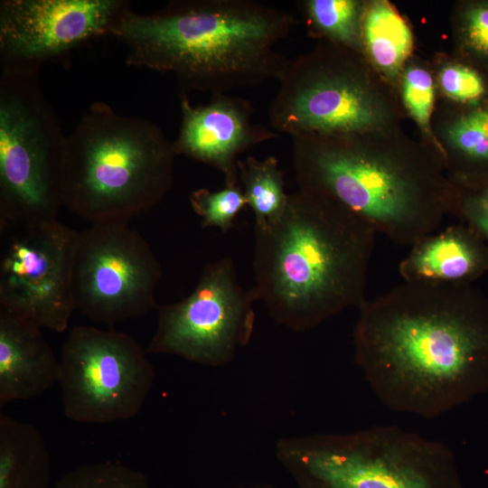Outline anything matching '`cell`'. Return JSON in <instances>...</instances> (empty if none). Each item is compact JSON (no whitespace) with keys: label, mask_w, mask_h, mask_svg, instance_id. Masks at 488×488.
I'll return each instance as SVG.
<instances>
[{"label":"cell","mask_w":488,"mask_h":488,"mask_svg":"<svg viewBox=\"0 0 488 488\" xmlns=\"http://www.w3.org/2000/svg\"><path fill=\"white\" fill-rule=\"evenodd\" d=\"M39 68L2 67L0 226L57 220L66 135L39 83Z\"/></svg>","instance_id":"obj_7"},{"label":"cell","mask_w":488,"mask_h":488,"mask_svg":"<svg viewBox=\"0 0 488 488\" xmlns=\"http://www.w3.org/2000/svg\"><path fill=\"white\" fill-rule=\"evenodd\" d=\"M454 213L459 214L488 245V186L465 196L458 193Z\"/></svg>","instance_id":"obj_26"},{"label":"cell","mask_w":488,"mask_h":488,"mask_svg":"<svg viewBox=\"0 0 488 488\" xmlns=\"http://www.w3.org/2000/svg\"><path fill=\"white\" fill-rule=\"evenodd\" d=\"M161 265L148 242L128 221L90 223L78 231L73 263L76 310L114 324L157 308Z\"/></svg>","instance_id":"obj_11"},{"label":"cell","mask_w":488,"mask_h":488,"mask_svg":"<svg viewBox=\"0 0 488 488\" xmlns=\"http://www.w3.org/2000/svg\"><path fill=\"white\" fill-rule=\"evenodd\" d=\"M241 488H276L272 485H255V486H248V487H241Z\"/></svg>","instance_id":"obj_28"},{"label":"cell","mask_w":488,"mask_h":488,"mask_svg":"<svg viewBox=\"0 0 488 488\" xmlns=\"http://www.w3.org/2000/svg\"><path fill=\"white\" fill-rule=\"evenodd\" d=\"M359 311L354 361L389 409L435 418L488 389V313L463 286L404 282Z\"/></svg>","instance_id":"obj_1"},{"label":"cell","mask_w":488,"mask_h":488,"mask_svg":"<svg viewBox=\"0 0 488 488\" xmlns=\"http://www.w3.org/2000/svg\"><path fill=\"white\" fill-rule=\"evenodd\" d=\"M257 300L254 288L245 290L239 284L230 258L211 262L188 296L157 307L146 351L203 366L227 365L251 339Z\"/></svg>","instance_id":"obj_10"},{"label":"cell","mask_w":488,"mask_h":488,"mask_svg":"<svg viewBox=\"0 0 488 488\" xmlns=\"http://www.w3.org/2000/svg\"><path fill=\"white\" fill-rule=\"evenodd\" d=\"M306 26L314 36L356 52L361 40V5L354 0L301 2Z\"/></svg>","instance_id":"obj_20"},{"label":"cell","mask_w":488,"mask_h":488,"mask_svg":"<svg viewBox=\"0 0 488 488\" xmlns=\"http://www.w3.org/2000/svg\"><path fill=\"white\" fill-rule=\"evenodd\" d=\"M238 169L247 203L254 213L255 228L263 227L277 219L288 202L284 173L274 156L239 159Z\"/></svg>","instance_id":"obj_19"},{"label":"cell","mask_w":488,"mask_h":488,"mask_svg":"<svg viewBox=\"0 0 488 488\" xmlns=\"http://www.w3.org/2000/svg\"><path fill=\"white\" fill-rule=\"evenodd\" d=\"M469 226L451 225L411 246L399 263L404 282L463 286L488 267V245Z\"/></svg>","instance_id":"obj_16"},{"label":"cell","mask_w":488,"mask_h":488,"mask_svg":"<svg viewBox=\"0 0 488 488\" xmlns=\"http://www.w3.org/2000/svg\"><path fill=\"white\" fill-rule=\"evenodd\" d=\"M439 82L444 92L460 101L479 99L485 91L484 83L474 70L463 65H448L439 74Z\"/></svg>","instance_id":"obj_25"},{"label":"cell","mask_w":488,"mask_h":488,"mask_svg":"<svg viewBox=\"0 0 488 488\" xmlns=\"http://www.w3.org/2000/svg\"><path fill=\"white\" fill-rule=\"evenodd\" d=\"M355 52L323 41L289 60L269 107L271 127L292 137L367 135L387 118Z\"/></svg>","instance_id":"obj_8"},{"label":"cell","mask_w":488,"mask_h":488,"mask_svg":"<svg viewBox=\"0 0 488 488\" xmlns=\"http://www.w3.org/2000/svg\"><path fill=\"white\" fill-rule=\"evenodd\" d=\"M448 136L453 147L464 157L488 162V108L460 117L450 127Z\"/></svg>","instance_id":"obj_23"},{"label":"cell","mask_w":488,"mask_h":488,"mask_svg":"<svg viewBox=\"0 0 488 488\" xmlns=\"http://www.w3.org/2000/svg\"><path fill=\"white\" fill-rule=\"evenodd\" d=\"M50 455L32 424L0 415V488H50Z\"/></svg>","instance_id":"obj_17"},{"label":"cell","mask_w":488,"mask_h":488,"mask_svg":"<svg viewBox=\"0 0 488 488\" xmlns=\"http://www.w3.org/2000/svg\"><path fill=\"white\" fill-rule=\"evenodd\" d=\"M275 455L298 488H465L447 445L396 425L281 437Z\"/></svg>","instance_id":"obj_6"},{"label":"cell","mask_w":488,"mask_h":488,"mask_svg":"<svg viewBox=\"0 0 488 488\" xmlns=\"http://www.w3.org/2000/svg\"><path fill=\"white\" fill-rule=\"evenodd\" d=\"M364 136L292 137L299 189L333 199L377 233L411 247L454 213L458 192L435 158L374 147Z\"/></svg>","instance_id":"obj_4"},{"label":"cell","mask_w":488,"mask_h":488,"mask_svg":"<svg viewBox=\"0 0 488 488\" xmlns=\"http://www.w3.org/2000/svg\"><path fill=\"white\" fill-rule=\"evenodd\" d=\"M128 6L122 0H3L1 67L41 69L49 60L110 35Z\"/></svg>","instance_id":"obj_13"},{"label":"cell","mask_w":488,"mask_h":488,"mask_svg":"<svg viewBox=\"0 0 488 488\" xmlns=\"http://www.w3.org/2000/svg\"><path fill=\"white\" fill-rule=\"evenodd\" d=\"M465 33L474 50L488 56V5H476L466 13Z\"/></svg>","instance_id":"obj_27"},{"label":"cell","mask_w":488,"mask_h":488,"mask_svg":"<svg viewBox=\"0 0 488 488\" xmlns=\"http://www.w3.org/2000/svg\"><path fill=\"white\" fill-rule=\"evenodd\" d=\"M174 155L155 123L96 101L65 137L62 207L90 223L128 221L170 191Z\"/></svg>","instance_id":"obj_5"},{"label":"cell","mask_w":488,"mask_h":488,"mask_svg":"<svg viewBox=\"0 0 488 488\" xmlns=\"http://www.w3.org/2000/svg\"><path fill=\"white\" fill-rule=\"evenodd\" d=\"M294 17L249 0H175L149 14L124 10L110 36L126 63L173 73L182 91L226 93L279 80L289 59L275 47Z\"/></svg>","instance_id":"obj_2"},{"label":"cell","mask_w":488,"mask_h":488,"mask_svg":"<svg viewBox=\"0 0 488 488\" xmlns=\"http://www.w3.org/2000/svg\"><path fill=\"white\" fill-rule=\"evenodd\" d=\"M182 120L176 155H183L216 168L225 185L239 184L238 155L277 136V133L253 121V108L245 99L214 94L209 103L192 106L185 91L180 92Z\"/></svg>","instance_id":"obj_14"},{"label":"cell","mask_w":488,"mask_h":488,"mask_svg":"<svg viewBox=\"0 0 488 488\" xmlns=\"http://www.w3.org/2000/svg\"><path fill=\"white\" fill-rule=\"evenodd\" d=\"M376 233L331 198L289 195L277 219L255 228L254 290L274 322L302 332L359 308Z\"/></svg>","instance_id":"obj_3"},{"label":"cell","mask_w":488,"mask_h":488,"mask_svg":"<svg viewBox=\"0 0 488 488\" xmlns=\"http://www.w3.org/2000/svg\"><path fill=\"white\" fill-rule=\"evenodd\" d=\"M60 378L61 361L42 328L0 309V407L40 396Z\"/></svg>","instance_id":"obj_15"},{"label":"cell","mask_w":488,"mask_h":488,"mask_svg":"<svg viewBox=\"0 0 488 488\" xmlns=\"http://www.w3.org/2000/svg\"><path fill=\"white\" fill-rule=\"evenodd\" d=\"M402 93L404 104L413 118L427 130L435 99L431 74L421 67H409L403 76Z\"/></svg>","instance_id":"obj_24"},{"label":"cell","mask_w":488,"mask_h":488,"mask_svg":"<svg viewBox=\"0 0 488 488\" xmlns=\"http://www.w3.org/2000/svg\"><path fill=\"white\" fill-rule=\"evenodd\" d=\"M78 231L58 220L0 226V309L61 333L75 308Z\"/></svg>","instance_id":"obj_12"},{"label":"cell","mask_w":488,"mask_h":488,"mask_svg":"<svg viewBox=\"0 0 488 488\" xmlns=\"http://www.w3.org/2000/svg\"><path fill=\"white\" fill-rule=\"evenodd\" d=\"M361 39L376 66L387 74L396 73L412 49L409 27L385 1L368 5L361 20Z\"/></svg>","instance_id":"obj_18"},{"label":"cell","mask_w":488,"mask_h":488,"mask_svg":"<svg viewBox=\"0 0 488 488\" xmlns=\"http://www.w3.org/2000/svg\"><path fill=\"white\" fill-rule=\"evenodd\" d=\"M52 488H151L140 472L113 462H99L79 466Z\"/></svg>","instance_id":"obj_22"},{"label":"cell","mask_w":488,"mask_h":488,"mask_svg":"<svg viewBox=\"0 0 488 488\" xmlns=\"http://www.w3.org/2000/svg\"><path fill=\"white\" fill-rule=\"evenodd\" d=\"M193 211L202 218V227H216L227 232L235 226L238 214L248 205L239 184L225 185L221 190L202 188L189 197Z\"/></svg>","instance_id":"obj_21"},{"label":"cell","mask_w":488,"mask_h":488,"mask_svg":"<svg viewBox=\"0 0 488 488\" xmlns=\"http://www.w3.org/2000/svg\"><path fill=\"white\" fill-rule=\"evenodd\" d=\"M133 337L94 326H74L61 350V400L68 419L110 423L136 417L155 372Z\"/></svg>","instance_id":"obj_9"}]
</instances>
